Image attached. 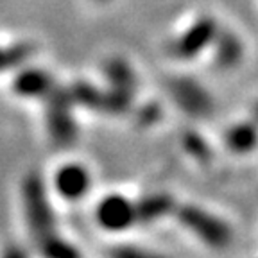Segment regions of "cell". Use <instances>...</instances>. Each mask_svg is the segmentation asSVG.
<instances>
[{"instance_id": "1", "label": "cell", "mask_w": 258, "mask_h": 258, "mask_svg": "<svg viewBox=\"0 0 258 258\" xmlns=\"http://www.w3.org/2000/svg\"><path fill=\"white\" fill-rule=\"evenodd\" d=\"M50 190V185L38 172L27 174L20 186L22 214L34 246L59 233Z\"/></svg>"}, {"instance_id": "2", "label": "cell", "mask_w": 258, "mask_h": 258, "mask_svg": "<svg viewBox=\"0 0 258 258\" xmlns=\"http://www.w3.org/2000/svg\"><path fill=\"white\" fill-rule=\"evenodd\" d=\"M174 215L188 233L212 249H226L233 242L231 226L206 208L198 205H177Z\"/></svg>"}, {"instance_id": "3", "label": "cell", "mask_w": 258, "mask_h": 258, "mask_svg": "<svg viewBox=\"0 0 258 258\" xmlns=\"http://www.w3.org/2000/svg\"><path fill=\"white\" fill-rule=\"evenodd\" d=\"M93 219L106 233H124L140 222L137 201L120 192L102 196L93 208Z\"/></svg>"}, {"instance_id": "4", "label": "cell", "mask_w": 258, "mask_h": 258, "mask_svg": "<svg viewBox=\"0 0 258 258\" xmlns=\"http://www.w3.org/2000/svg\"><path fill=\"white\" fill-rule=\"evenodd\" d=\"M47 101V129L56 145H70L77 137V124L72 106L76 104L72 93L54 90Z\"/></svg>"}, {"instance_id": "5", "label": "cell", "mask_w": 258, "mask_h": 258, "mask_svg": "<svg viewBox=\"0 0 258 258\" xmlns=\"http://www.w3.org/2000/svg\"><path fill=\"white\" fill-rule=\"evenodd\" d=\"M93 185L92 172L79 161H64L50 177V188L57 198L67 203H77L85 199Z\"/></svg>"}, {"instance_id": "6", "label": "cell", "mask_w": 258, "mask_h": 258, "mask_svg": "<svg viewBox=\"0 0 258 258\" xmlns=\"http://www.w3.org/2000/svg\"><path fill=\"white\" fill-rule=\"evenodd\" d=\"M169 93L174 104L194 118H206L214 111V99L192 77H176L169 83Z\"/></svg>"}, {"instance_id": "7", "label": "cell", "mask_w": 258, "mask_h": 258, "mask_svg": "<svg viewBox=\"0 0 258 258\" xmlns=\"http://www.w3.org/2000/svg\"><path fill=\"white\" fill-rule=\"evenodd\" d=\"M219 31L217 22L210 16H203L199 20H196L181 36L177 38L172 45L174 56H177L179 59L190 61L194 57H198L201 52H205L206 48L212 47L217 38Z\"/></svg>"}, {"instance_id": "8", "label": "cell", "mask_w": 258, "mask_h": 258, "mask_svg": "<svg viewBox=\"0 0 258 258\" xmlns=\"http://www.w3.org/2000/svg\"><path fill=\"white\" fill-rule=\"evenodd\" d=\"M11 90L22 99H47L56 90L52 76L47 70L29 67L18 69L11 81Z\"/></svg>"}, {"instance_id": "9", "label": "cell", "mask_w": 258, "mask_h": 258, "mask_svg": "<svg viewBox=\"0 0 258 258\" xmlns=\"http://www.w3.org/2000/svg\"><path fill=\"white\" fill-rule=\"evenodd\" d=\"M224 145L235 154H249L258 147V124L242 120L230 125L224 133Z\"/></svg>"}, {"instance_id": "10", "label": "cell", "mask_w": 258, "mask_h": 258, "mask_svg": "<svg viewBox=\"0 0 258 258\" xmlns=\"http://www.w3.org/2000/svg\"><path fill=\"white\" fill-rule=\"evenodd\" d=\"M138 206V221L140 222H154L176 212L177 205L172 196L165 192H154L137 201Z\"/></svg>"}, {"instance_id": "11", "label": "cell", "mask_w": 258, "mask_h": 258, "mask_svg": "<svg viewBox=\"0 0 258 258\" xmlns=\"http://www.w3.org/2000/svg\"><path fill=\"white\" fill-rule=\"evenodd\" d=\"M244 47L233 32L219 31L217 38L214 41V61L221 69H231L235 64L240 63Z\"/></svg>"}, {"instance_id": "12", "label": "cell", "mask_w": 258, "mask_h": 258, "mask_svg": "<svg viewBox=\"0 0 258 258\" xmlns=\"http://www.w3.org/2000/svg\"><path fill=\"white\" fill-rule=\"evenodd\" d=\"M104 76L108 79L109 88L118 90V92L125 93H135V86H137V79L127 63L120 57H115L104 67Z\"/></svg>"}, {"instance_id": "13", "label": "cell", "mask_w": 258, "mask_h": 258, "mask_svg": "<svg viewBox=\"0 0 258 258\" xmlns=\"http://www.w3.org/2000/svg\"><path fill=\"white\" fill-rule=\"evenodd\" d=\"M36 249L43 258H83L79 247L61 233L41 242L40 246H36Z\"/></svg>"}, {"instance_id": "14", "label": "cell", "mask_w": 258, "mask_h": 258, "mask_svg": "<svg viewBox=\"0 0 258 258\" xmlns=\"http://www.w3.org/2000/svg\"><path fill=\"white\" fill-rule=\"evenodd\" d=\"M32 48L29 45H15V47H0V72L11 69H20L31 56Z\"/></svg>"}, {"instance_id": "15", "label": "cell", "mask_w": 258, "mask_h": 258, "mask_svg": "<svg viewBox=\"0 0 258 258\" xmlns=\"http://www.w3.org/2000/svg\"><path fill=\"white\" fill-rule=\"evenodd\" d=\"M183 149L198 161H208L210 160V147L206 140L198 133H186L183 135Z\"/></svg>"}, {"instance_id": "16", "label": "cell", "mask_w": 258, "mask_h": 258, "mask_svg": "<svg viewBox=\"0 0 258 258\" xmlns=\"http://www.w3.org/2000/svg\"><path fill=\"white\" fill-rule=\"evenodd\" d=\"M108 258H169L156 251L145 249V247L131 246V244H120L113 246L108 253Z\"/></svg>"}, {"instance_id": "17", "label": "cell", "mask_w": 258, "mask_h": 258, "mask_svg": "<svg viewBox=\"0 0 258 258\" xmlns=\"http://www.w3.org/2000/svg\"><path fill=\"white\" fill-rule=\"evenodd\" d=\"M0 258H29V256L20 246H9V247H6V249L2 251Z\"/></svg>"}, {"instance_id": "18", "label": "cell", "mask_w": 258, "mask_h": 258, "mask_svg": "<svg viewBox=\"0 0 258 258\" xmlns=\"http://www.w3.org/2000/svg\"><path fill=\"white\" fill-rule=\"evenodd\" d=\"M253 118H254V122L258 124V101L254 102V106H253Z\"/></svg>"}, {"instance_id": "19", "label": "cell", "mask_w": 258, "mask_h": 258, "mask_svg": "<svg viewBox=\"0 0 258 258\" xmlns=\"http://www.w3.org/2000/svg\"><path fill=\"white\" fill-rule=\"evenodd\" d=\"M97 2H106V0H97Z\"/></svg>"}]
</instances>
